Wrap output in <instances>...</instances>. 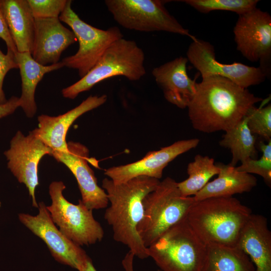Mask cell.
<instances>
[{
	"instance_id": "cell-1",
	"label": "cell",
	"mask_w": 271,
	"mask_h": 271,
	"mask_svg": "<svg viewBox=\"0 0 271 271\" xmlns=\"http://www.w3.org/2000/svg\"><path fill=\"white\" fill-rule=\"evenodd\" d=\"M262 99L247 89L218 76L203 78L187 108L193 127L212 133L231 128Z\"/></svg>"
},
{
	"instance_id": "cell-2",
	"label": "cell",
	"mask_w": 271,
	"mask_h": 271,
	"mask_svg": "<svg viewBox=\"0 0 271 271\" xmlns=\"http://www.w3.org/2000/svg\"><path fill=\"white\" fill-rule=\"evenodd\" d=\"M160 182L159 179L144 176L120 184H115L106 178L102 181V187L110 204L104 217L112 228L113 239L126 245L134 256L141 259L149 257L147 247L138 231L144 215L143 200Z\"/></svg>"
},
{
	"instance_id": "cell-3",
	"label": "cell",
	"mask_w": 271,
	"mask_h": 271,
	"mask_svg": "<svg viewBox=\"0 0 271 271\" xmlns=\"http://www.w3.org/2000/svg\"><path fill=\"white\" fill-rule=\"evenodd\" d=\"M251 213L249 207L233 196L212 197L195 201L186 218L206 244L235 246Z\"/></svg>"
},
{
	"instance_id": "cell-4",
	"label": "cell",
	"mask_w": 271,
	"mask_h": 271,
	"mask_svg": "<svg viewBox=\"0 0 271 271\" xmlns=\"http://www.w3.org/2000/svg\"><path fill=\"white\" fill-rule=\"evenodd\" d=\"M193 196H183L177 182L170 177L160 181L143 200L144 215L138 227L147 247L185 218L194 203Z\"/></svg>"
},
{
	"instance_id": "cell-5",
	"label": "cell",
	"mask_w": 271,
	"mask_h": 271,
	"mask_svg": "<svg viewBox=\"0 0 271 271\" xmlns=\"http://www.w3.org/2000/svg\"><path fill=\"white\" fill-rule=\"evenodd\" d=\"M186 217L147 247L149 257L161 271H201L206 244Z\"/></svg>"
},
{
	"instance_id": "cell-6",
	"label": "cell",
	"mask_w": 271,
	"mask_h": 271,
	"mask_svg": "<svg viewBox=\"0 0 271 271\" xmlns=\"http://www.w3.org/2000/svg\"><path fill=\"white\" fill-rule=\"evenodd\" d=\"M143 50L132 40L122 38L112 43L93 67L83 77L62 90V95L73 99L100 82L116 76L131 81L140 80L146 74Z\"/></svg>"
},
{
	"instance_id": "cell-7",
	"label": "cell",
	"mask_w": 271,
	"mask_h": 271,
	"mask_svg": "<svg viewBox=\"0 0 271 271\" xmlns=\"http://www.w3.org/2000/svg\"><path fill=\"white\" fill-rule=\"evenodd\" d=\"M65 188L62 181H54L49 186L52 204L46 208L54 223L65 236L79 246L101 241L104 230L94 219L92 210L81 200L77 204L69 202L63 195Z\"/></svg>"
},
{
	"instance_id": "cell-8",
	"label": "cell",
	"mask_w": 271,
	"mask_h": 271,
	"mask_svg": "<svg viewBox=\"0 0 271 271\" xmlns=\"http://www.w3.org/2000/svg\"><path fill=\"white\" fill-rule=\"evenodd\" d=\"M160 0H106L114 20L122 27L140 32L165 31L187 36L195 40L171 15Z\"/></svg>"
},
{
	"instance_id": "cell-9",
	"label": "cell",
	"mask_w": 271,
	"mask_h": 271,
	"mask_svg": "<svg viewBox=\"0 0 271 271\" xmlns=\"http://www.w3.org/2000/svg\"><path fill=\"white\" fill-rule=\"evenodd\" d=\"M71 3L72 1L67 0L59 19L71 28L78 41L79 49L75 54L64 58L62 62L64 66L77 70L82 78L93 67L107 48L123 36L117 27L102 30L86 23L72 10Z\"/></svg>"
},
{
	"instance_id": "cell-10",
	"label": "cell",
	"mask_w": 271,
	"mask_h": 271,
	"mask_svg": "<svg viewBox=\"0 0 271 271\" xmlns=\"http://www.w3.org/2000/svg\"><path fill=\"white\" fill-rule=\"evenodd\" d=\"M236 49L248 60L260 62L266 76L271 58V16L255 8L238 15L233 28Z\"/></svg>"
},
{
	"instance_id": "cell-11",
	"label": "cell",
	"mask_w": 271,
	"mask_h": 271,
	"mask_svg": "<svg viewBox=\"0 0 271 271\" xmlns=\"http://www.w3.org/2000/svg\"><path fill=\"white\" fill-rule=\"evenodd\" d=\"M38 208L39 212L36 216L19 214L20 221L46 244L56 260L78 271H84L90 258L80 246L56 227L44 202L39 203Z\"/></svg>"
},
{
	"instance_id": "cell-12",
	"label": "cell",
	"mask_w": 271,
	"mask_h": 271,
	"mask_svg": "<svg viewBox=\"0 0 271 271\" xmlns=\"http://www.w3.org/2000/svg\"><path fill=\"white\" fill-rule=\"evenodd\" d=\"M53 150L32 131L25 136L18 131L10 142V148L4 155L8 167L18 181L24 184L32 199L33 206L38 208L35 189L39 185L38 166L46 155L52 156Z\"/></svg>"
},
{
	"instance_id": "cell-13",
	"label": "cell",
	"mask_w": 271,
	"mask_h": 271,
	"mask_svg": "<svg viewBox=\"0 0 271 271\" xmlns=\"http://www.w3.org/2000/svg\"><path fill=\"white\" fill-rule=\"evenodd\" d=\"M187 57L188 61L200 73L202 78L220 76L247 89L261 83L267 76L259 66H249L238 62L228 64L218 62L216 59L213 46L197 38L189 46Z\"/></svg>"
},
{
	"instance_id": "cell-14",
	"label": "cell",
	"mask_w": 271,
	"mask_h": 271,
	"mask_svg": "<svg viewBox=\"0 0 271 271\" xmlns=\"http://www.w3.org/2000/svg\"><path fill=\"white\" fill-rule=\"evenodd\" d=\"M66 152L53 151L52 156L64 164L76 178L83 203L89 209H101L109 204L105 191L97 184V179L88 162L98 168L95 160L89 157L87 148L79 143L70 142Z\"/></svg>"
},
{
	"instance_id": "cell-15",
	"label": "cell",
	"mask_w": 271,
	"mask_h": 271,
	"mask_svg": "<svg viewBox=\"0 0 271 271\" xmlns=\"http://www.w3.org/2000/svg\"><path fill=\"white\" fill-rule=\"evenodd\" d=\"M199 141L197 138L178 141L159 150L150 151L135 162L110 167L105 171L104 174L115 184L142 176L160 180L164 169L170 162L179 155L196 148Z\"/></svg>"
},
{
	"instance_id": "cell-16",
	"label": "cell",
	"mask_w": 271,
	"mask_h": 271,
	"mask_svg": "<svg viewBox=\"0 0 271 271\" xmlns=\"http://www.w3.org/2000/svg\"><path fill=\"white\" fill-rule=\"evenodd\" d=\"M77 41L72 31L64 27L59 18H35L31 54L39 64L58 63L62 53Z\"/></svg>"
},
{
	"instance_id": "cell-17",
	"label": "cell",
	"mask_w": 271,
	"mask_h": 271,
	"mask_svg": "<svg viewBox=\"0 0 271 271\" xmlns=\"http://www.w3.org/2000/svg\"><path fill=\"white\" fill-rule=\"evenodd\" d=\"M105 94L90 96L79 105L56 116L41 114L38 117V127L33 132L53 151H68L66 141L68 130L74 121L81 115L104 103Z\"/></svg>"
},
{
	"instance_id": "cell-18",
	"label": "cell",
	"mask_w": 271,
	"mask_h": 271,
	"mask_svg": "<svg viewBox=\"0 0 271 271\" xmlns=\"http://www.w3.org/2000/svg\"><path fill=\"white\" fill-rule=\"evenodd\" d=\"M188 59L180 56L152 71L156 83L162 89L164 97L180 108L188 107L196 92L195 80L187 73Z\"/></svg>"
},
{
	"instance_id": "cell-19",
	"label": "cell",
	"mask_w": 271,
	"mask_h": 271,
	"mask_svg": "<svg viewBox=\"0 0 271 271\" xmlns=\"http://www.w3.org/2000/svg\"><path fill=\"white\" fill-rule=\"evenodd\" d=\"M235 246L249 256L255 271H271V232L265 216L251 213Z\"/></svg>"
},
{
	"instance_id": "cell-20",
	"label": "cell",
	"mask_w": 271,
	"mask_h": 271,
	"mask_svg": "<svg viewBox=\"0 0 271 271\" xmlns=\"http://www.w3.org/2000/svg\"><path fill=\"white\" fill-rule=\"evenodd\" d=\"M0 8L18 52L32 53L35 18L27 0H0Z\"/></svg>"
},
{
	"instance_id": "cell-21",
	"label": "cell",
	"mask_w": 271,
	"mask_h": 271,
	"mask_svg": "<svg viewBox=\"0 0 271 271\" xmlns=\"http://www.w3.org/2000/svg\"><path fill=\"white\" fill-rule=\"evenodd\" d=\"M220 171L217 177L209 182L195 196V201L212 197H231L250 192L257 185L252 174L237 171L235 167L222 163L216 164Z\"/></svg>"
},
{
	"instance_id": "cell-22",
	"label": "cell",
	"mask_w": 271,
	"mask_h": 271,
	"mask_svg": "<svg viewBox=\"0 0 271 271\" xmlns=\"http://www.w3.org/2000/svg\"><path fill=\"white\" fill-rule=\"evenodd\" d=\"M22 81L20 107L27 116L32 117L37 111L35 94L37 86L45 74L64 67L63 63L42 65L33 58L31 53L17 52L15 55Z\"/></svg>"
},
{
	"instance_id": "cell-23",
	"label": "cell",
	"mask_w": 271,
	"mask_h": 271,
	"mask_svg": "<svg viewBox=\"0 0 271 271\" xmlns=\"http://www.w3.org/2000/svg\"><path fill=\"white\" fill-rule=\"evenodd\" d=\"M201 271H255L249 256L236 246L209 243Z\"/></svg>"
},
{
	"instance_id": "cell-24",
	"label": "cell",
	"mask_w": 271,
	"mask_h": 271,
	"mask_svg": "<svg viewBox=\"0 0 271 271\" xmlns=\"http://www.w3.org/2000/svg\"><path fill=\"white\" fill-rule=\"evenodd\" d=\"M225 132L219 145L230 151L232 158L229 165L235 167L239 162L242 163L250 158L257 159L256 138L248 127L246 116Z\"/></svg>"
},
{
	"instance_id": "cell-25",
	"label": "cell",
	"mask_w": 271,
	"mask_h": 271,
	"mask_svg": "<svg viewBox=\"0 0 271 271\" xmlns=\"http://www.w3.org/2000/svg\"><path fill=\"white\" fill-rule=\"evenodd\" d=\"M187 171L188 178L177 182L180 193L185 197L195 196L212 177L218 175L220 169L213 158L198 154L194 161L188 164Z\"/></svg>"
},
{
	"instance_id": "cell-26",
	"label": "cell",
	"mask_w": 271,
	"mask_h": 271,
	"mask_svg": "<svg viewBox=\"0 0 271 271\" xmlns=\"http://www.w3.org/2000/svg\"><path fill=\"white\" fill-rule=\"evenodd\" d=\"M202 13L213 11H227L238 15L255 8L258 0H184L181 1Z\"/></svg>"
},
{
	"instance_id": "cell-27",
	"label": "cell",
	"mask_w": 271,
	"mask_h": 271,
	"mask_svg": "<svg viewBox=\"0 0 271 271\" xmlns=\"http://www.w3.org/2000/svg\"><path fill=\"white\" fill-rule=\"evenodd\" d=\"M259 148L262 152L260 159H248L241 163V165L235 167L240 172L257 174L261 176L265 184L270 187L271 185V140L265 144L264 142L259 143Z\"/></svg>"
},
{
	"instance_id": "cell-28",
	"label": "cell",
	"mask_w": 271,
	"mask_h": 271,
	"mask_svg": "<svg viewBox=\"0 0 271 271\" xmlns=\"http://www.w3.org/2000/svg\"><path fill=\"white\" fill-rule=\"evenodd\" d=\"M247 123L251 132L266 142L271 140V105L253 107L247 115Z\"/></svg>"
},
{
	"instance_id": "cell-29",
	"label": "cell",
	"mask_w": 271,
	"mask_h": 271,
	"mask_svg": "<svg viewBox=\"0 0 271 271\" xmlns=\"http://www.w3.org/2000/svg\"><path fill=\"white\" fill-rule=\"evenodd\" d=\"M35 18H59L67 0H27Z\"/></svg>"
},
{
	"instance_id": "cell-30",
	"label": "cell",
	"mask_w": 271,
	"mask_h": 271,
	"mask_svg": "<svg viewBox=\"0 0 271 271\" xmlns=\"http://www.w3.org/2000/svg\"><path fill=\"white\" fill-rule=\"evenodd\" d=\"M19 68L14 53L8 49L4 54L0 49V104L6 103V99L3 86L5 77L7 73L13 69Z\"/></svg>"
},
{
	"instance_id": "cell-31",
	"label": "cell",
	"mask_w": 271,
	"mask_h": 271,
	"mask_svg": "<svg viewBox=\"0 0 271 271\" xmlns=\"http://www.w3.org/2000/svg\"><path fill=\"white\" fill-rule=\"evenodd\" d=\"M0 38L6 43L7 49L12 51L16 55L17 48L11 36L5 19L0 8Z\"/></svg>"
},
{
	"instance_id": "cell-32",
	"label": "cell",
	"mask_w": 271,
	"mask_h": 271,
	"mask_svg": "<svg viewBox=\"0 0 271 271\" xmlns=\"http://www.w3.org/2000/svg\"><path fill=\"white\" fill-rule=\"evenodd\" d=\"M19 107V97L12 96L6 103L0 104V118L12 114Z\"/></svg>"
},
{
	"instance_id": "cell-33",
	"label": "cell",
	"mask_w": 271,
	"mask_h": 271,
	"mask_svg": "<svg viewBox=\"0 0 271 271\" xmlns=\"http://www.w3.org/2000/svg\"><path fill=\"white\" fill-rule=\"evenodd\" d=\"M134 255L130 251H128L122 260V265L124 271H134L133 270V258Z\"/></svg>"
},
{
	"instance_id": "cell-34",
	"label": "cell",
	"mask_w": 271,
	"mask_h": 271,
	"mask_svg": "<svg viewBox=\"0 0 271 271\" xmlns=\"http://www.w3.org/2000/svg\"><path fill=\"white\" fill-rule=\"evenodd\" d=\"M84 271H97L94 266L91 258L88 261L87 266Z\"/></svg>"
},
{
	"instance_id": "cell-35",
	"label": "cell",
	"mask_w": 271,
	"mask_h": 271,
	"mask_svg": "<svg viewBox=\"0 0 271 271\" xmlns=\"http://www.w3.org/2000/svg\"><path fill=\"white\" fill-rule=\"evenodd\" d=\"M1 202H0V207H1Z\"/></svg>"
},
{
	"instance_id": "cell-36",
	"label": "cell",
	"mask_w": 271,
	"mask_h": 271,
	"mask_svg": "<svg viewBox=\"0 0 271 271\" xmlns=\"http://www.w3.org/2000/svg\"><path fill=\"white\" fill-rule=\"evenodd\" d=\"M158 271H161V270H158Z\"/></svg>"
}]
</instances>
